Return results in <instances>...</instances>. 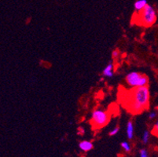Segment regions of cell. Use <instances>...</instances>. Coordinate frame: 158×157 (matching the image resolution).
Returning <instances> with one entry per match:
<instances>
[{
  "label": "cell",
  "mask_w": 158,
  "mask_h": 157,
  "mask_svg": "<svg viewBox=\"0 0 158 157\" xmlns=\"http://www.w3.org/2000/svg\"><path fill=\"white\" fill-rule=\"evenodd\" d=\"M79 147L82 151L84 152H88V151L91 150L93 149V144L90 142V141H82L79 144Z\"/></svg>",
  "instance_id": "obj_5"
},
{
  "label": "cell",
  "mask_w": 158,
  "mask_h": 157,
  "mask_svg": "<svg viewBox=\"0 0 158 157\" xmlns=\"http://www.w3.org/2000/svg\"><path fill=\"white\" fill-rule=\"evenodd\" d=\"M119 130H120V128H119V126H116V127L113 128L111 131L110 132V136H114V135H116V134L118 133Z\"/></svg>",
  "instance_id": "obj_12"
},
{
  "label": "cell",
  "mask_w": 158,
  "mask_h": 157,
  "mask_svg": "<svg viewBox=\"0 0 158 157\" xmlns=\"http://www.w3.org/2000/svg\"><path fill=\"white\" fill-rule=\"evenodd\" d=\"M157 116V112L156 111H152V112H149V119H153Z\"/></svg>",
  "instance_id": "obj_13"
},
{
  "label": "cell",
  "mask_w": 158,
  "mask_h": 157,
  "mask_svg": "<svg viewBox=\"0 0 158 157\" xmlns=\"http://www.w3.org/2000/svg\"><path fill=\"white\" fill-rule=\"evenodd\" d=\"M125 80L127 84L131 87L146 86L149 83V79L147 76L137 72H132L127 74Z\"/></svg>",
  "instance_id": "obj_3"
},
{
  "label": "cell",
  "mask_w": 158,
  "mask_h": 157,
  "mask_svg": "<svg viewBox=\"0 0 158 157\" xmlns=\"http://www.w3.org/2000/svg\"><path fill=\"white\" fill-rule=\"evenodd\" d=\"M127 138L131 140L134 136V126H133V123L132 121L129 120L127 122Z\"/></svg>",
  "instance_id": "obj_8"
},
{
  "label": "cell",
  "mask_w": 158,
  "mask_h": 157,
  "mask_svg": "<svg viewBox=\"0 0 158 157\" xmlns=\"http://www.w3.org/2000/svg\"><path fill=\"white\" fill-rule=\"evenodd\" d=\"M140 157H148L147 152L146 149H141L140 150Z\"/></svg>",
  "instance_id": "obj_15"
},
{
  "label": "cell",
  "mask_w": 158,
  "mask_h": 157,
  "mask_svg": "<svg viewBox=\"0 0 158 157\" xmlns=\"http://www.w3.org/2000/svg\"><path fill=\"white\" fill-rule=\"evenodd\" d=\"M120 145H121L122 148L124 149V151L127 152H129L131 151V149L130 145H129V144L126 142H123L121 144H120Z\"/></svg>",
  "instance_id": "obj_9"
},
{
  "label": "cell",
  "mask_w": 158,
  "mask_h": 157,
  "mask_svg": "<svg viewBox=\"0 0 158 157\" xmlns=\"http://www.w3.org/2000/svg\"><path fill=\"white\" fill-rule=\"evenodd\" d=\"M149 139V132L148 130H145L143 135V142L144 144H146Z\"/></svg>",
  "instance_id": "obj_10"
},
{
  "label": "cell",
  "mask_w": 158,
  "mask_h": 157,
  "mask_svg": "<svg viewBox=\"0 0 158 157\" xmlns=\"http://www.w3.org/2000/svg\"><path fill=\"white\" fill-rule=\"evenodd\" d=\"M146 5H147V0H138L135 2V10L138 13H139L143 10Z\"/></svg>",
  "instance_id": "obj_7"
},
{
  "label": "cell",
  "mask_w": 158,
  "mask_h": 157,
  "mask_svg": "<svg viewBox=\"0 0 158 157\" xmlns=\"http://www.w3.org/2000/svg\"><path fill=\"white\" fill-rule=\"evenodd\" d=\"M113 63H110V64H108L107 65H106V67L103 69V71H102L103 76H105V77H107V78L113 77Z\"/></svg>",
  "instance_id": "obj_6"
},
{
  "label": "cell",
  "mask_w": 158,
  "mask_h": 157,
  "mask_svg": "<svg viewBox=\"0 0 158 157\" xmlns=\"http://www.w3.org/2000/svg\"><path fill=\"white\" fill-rule=\"evenodd\" d=\"M120 55V51L118 50H115L112 52V57L113 59H116Z\"/></svg>",
  "instance_id": "obj_14"
},
{
  "label": "cell",
  "mask_w": 158,
  "mask_h": 157,
  "mask_svg": "<svg viewBox=\"0 0 158 157\" xmlns=\"http://www.w3.org/2000/svg\"><path fill=\"white\" fill-rule=\"evenodd\" d=\"M139 14V22L141 23V24H143L146 27H149L156 22V14L155 12V10L152 6L147 4L146 7Z\"/></svg>",
  "instance_id": "obj_2"
},
{
  "label": "cell",
  "mask_w": 158,
  "mask_h": 157,
  "mask_svg": "<svg viewBox=\"0 0 158 157\" xmlns=\"http://www.w3.org/2000/svg\"><path fill=\"white\" fill-rule=\"evenodd\" d=\"M110 120L108 112L102 109H96L91 114V124L93 127L100 129L106 126Z\"/></svg>",
  "instance_id": "obj_4"
},
{
  "label": "cell",
  "mask_w": 158,
  "mask_h": 157,
  "mask_svg": "<svg viewBox=\"0 0 158 157\" xmlns=\"http://www.w3.org/2000/svg\"><path fill=\"white\" fill-rule=\"evenodd\" d=\"M152 133H153V134H154L155 136L158 137V119L156 120L154 126H153V130H152Z\"/></svg>",
  "instance_id": "obj_11"
},
{
  "label": "cell",
  "mask_w": 158,
  "mask_h": 157,
  "mask_svg": "<svg viewBox=\"0 0 158 157\" xmlns=\"http://www.w3.org/2000/svg\"><path fill=\"white\" fill-rule=\"evenodd\" d=\"M127 105L133 113H140L147 109L149 102V91L147 86L134 87L127 97Z\"/></svg>",
  "instance_id": "obj_1"
}]
</instances>
